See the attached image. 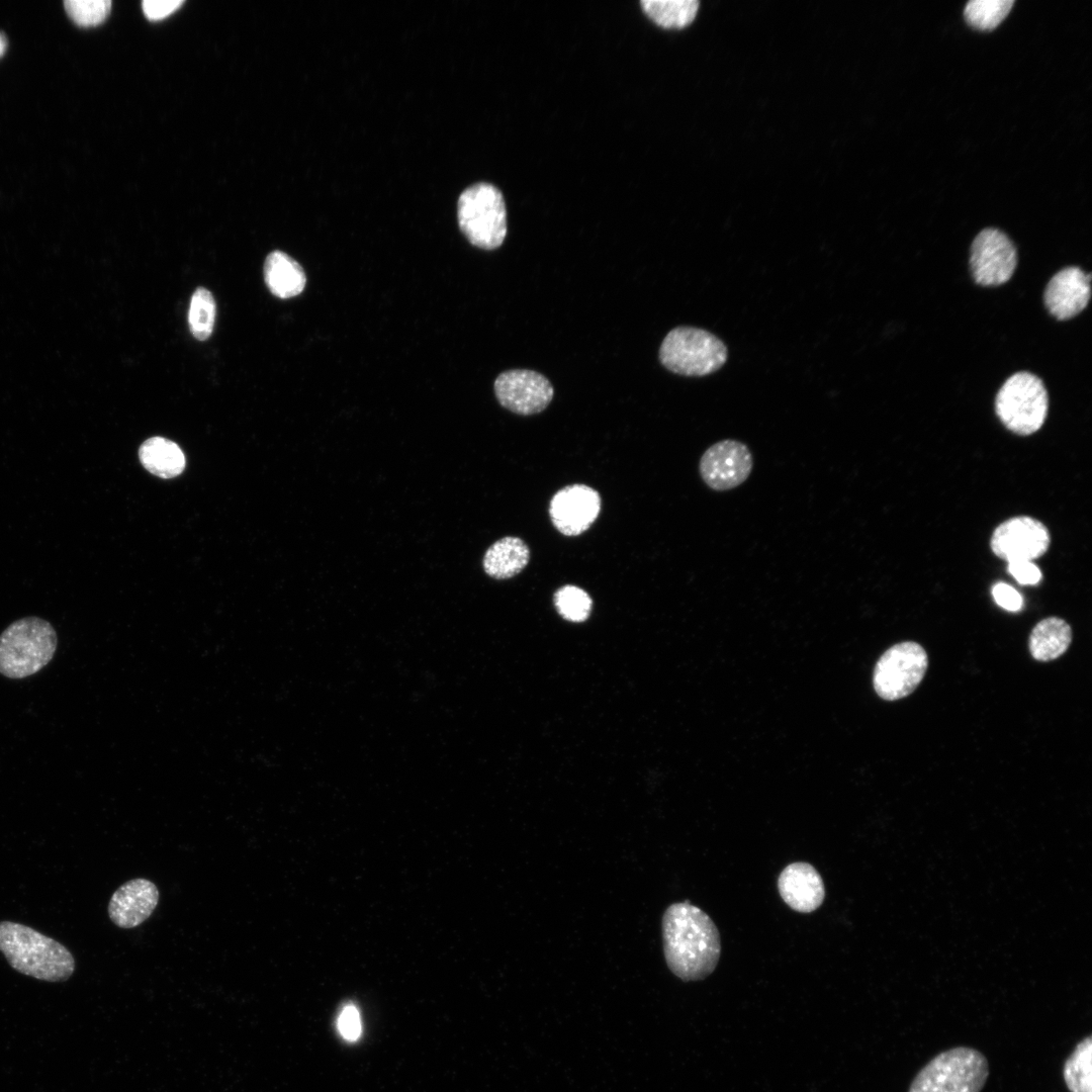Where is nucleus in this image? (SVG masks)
Masks as SVG:
<instances>
[{
  "instance_id": "nucleus-18",
  "label": "nucleus",
  "mask_w": 1092,
  "mask_h": 1092,
  "mask_svg": "<svg viewBox=\"0 0 1092 1092\" xmlns=\"http://www.w3.org/2000/svg\"><path fill=\"white\" fill-rule=\"evenodd\" d=\"M530 551L518 537H504L485 552L482 565L486 574L495 579L510 578L520 573L528 564Z\"/></svg>"
},
{
  "instance_id": "nucleus-1",
  "label": "nucleus",
  "mask_w": 1092,
  "mask_h": 1092,
  "mask_svg": "<svg viewBox=\"0 0 1092 1092\" xmlns=\"http://www.w3.org/2000/svg\"><path fill=\"white\" fill-rule=\"evenodd\" d=\"M662 942L667 967L682 981L705 979L721 953L720 933L709 915L689 901L670 904L662 915Z\"/></svg>"
},
{
  "instance_id": "nucleus-2",
  "label": "nucleus",
  "mask_w": 1092,
  "mask_h": 1092,
  "mask_svg": "<svg viewBox=\"0 0 1092 1092\" xmlns=\"http://www.w3.org/2000/svg\"><path fill=\"white\" fill-rule=\"evenodd\" d=\"M0 951L14 970L42 981H66L75 970L65 945L17 922H0Z\"/></svg>"
},
{
  "instance_id": "nucleus-4",
  "label": "nucleus",
  "mask_w": 1092,
  "mask_h": 1092,
  "mask_svg": "<svg viewBox=\"0 0 1092 1092\" xmlns=\"http://www.w3.org/2000/svg\"><path fill=\"white\" fill-rule=\"evenodd\" d=\"M989 1076L987 1058L956 1046L932 1058L913 1078L908 1092H980Z\"/></svg>"
},
{
  "instance_id": "nucleus-8",
  "label": "nucleus",
  "mask_w": 1092,
  "mask_h": 1092,
  "mask_svg": "<svg viewBox=\"0 0 1092 1092\" xmlns=\"http://www.w3.org/2000/svg\"><path fill=\"white\" fill-rule=\"evenodd\" d=\"M927 666V653L920 644L913 641L895 644L882 654L875 666V691L887 701L905 698L919 686Z\"/></svg>"
},
{
  "instance_id": "nucleus-31",
  "label": "nucleus",
  "mask_w": 1092,
  "mask_h": 1092,
  "mask_svg": "<svg viewBox=\"0 0 1092 1092\" xmlns=\"http://www.w3.org/2000/svg\"><path fill=\"white\" fill-rule=\"evenodd\" d=\"M8 47V39L6 34L0 30V57L4 55Z\"/></svg>"
},
{
  "instance_id": "nucleus-13",
  "label": "nucleus",
  "mask_w": 1092,
  "mask_h": 1092,
  "mask_svg": "<svg viewBox=\"0 0 1092 1092\" xmlns=\"http://www.w3.org/2000/svg\"><path fill=\"white\" fill-rule=\"evenodd\" d=\"M600 510L601 497L597 490L584 484H572L553 495L549 514L560 533L575 536L593 525Z\"/></svg>"
},
{
  "instance_id": "nucleus-10",
  "label": "nucleus",
  "mask_w": 1092,
  "mask_h": 1092,
  "mask_svg": "<svg viewBox=\"0 0 1092 1092\" xmlns=\"http://www.w3.org/2000/svg\"><path fill=\"white\" fill-rule=\"evenodd\" d=\"M1017 265V252L1011 240L997 229H985L971 246L970 266L976 283L998 286L1007 282Z\"/></svg>"
},
{
  "instance_id": "nucleus-26",
  "label": "nucleus",
  "mask_w": 1092,
  "mask_h": 1092,
  "mask_svg": "<svg viewBox=\"0 0 1092 1092\" xmlns=\"http://www.w3.org/2000/svg\"><path fill=\"white\" fill-rule=\"evenodd\" d=\"M64 6L69 16L81 26L101 23L109 14L110 0H65Z\"/></svg>"
},
{
  "instance_id": "nucleus-6",
  "label": "nucleus",
  "mask_w": 1092,
  "mask_h": 1092,
  "mask_svg": "<svg viewBox=\"0 0 1092 1092\" xmlns=\"http://www.w3.org/2000/svg\"><path fill=\"white\" fill-rule=\"evenodd\" d=\"M659 359L669 371L685 376H704L717 371L727 359L724 343L698 328L678 327L664 338Z\"/></svg>"
},
{
  "instance_id": "nucleus-5",
  "label": "nucleus",
  "mask_w": 1092,
  "mask_h": 1092,
  "mask_svg": "<svg viewBox=\"0 0 1092 1092\" xmlns=\"http://www.w3.org/2000/svg\"><path fill=\"white\" fill-rule=\"evenodd\" d=\"M457 217L461 232L475 247L493 250L506 238V204L492 184L481 182L466 188L458 199Z\"/></svg>"
},
{
  "instance_id": "nucleus-30",
  "label": "nucleus",
  "mask_w": 1092,
  "mask_h": 1092,
  "mask_svg": "<svg viewBox=\"0 0 1092 1092\" xmlns=\"http://www.w3.org/2000/svg\"><path fill=\"white\" fill-rule=\"evenodd\" d=\"M183 2V0H145L143 10L150 20H160L172 14Z\"/></svg>"
},
{
  "instance_id": "nucleus-19",
  "label": "nucleus",
  "mask_w": 1092,
  "mask_h": 1092,
  "mask_svg": "<svg viewBox=\"0 0 1092 1092\" xmlns=\"http://www.w3.org/2000/svg\"><path fill=\"white\" fill-rule=\"evenodd\" d=\"M1072 642V629L1063 619L1049 617L1039 621L1029 636V651L1038 661H1051L1069 648Z\"/></svg>"
},
{
  "instance_id": "nucleus-28",
  "label": "nucleus",
  "mask_w": 1092,
  "mask_h": 1092,
  "mask_svg": "<svg viewBox=\"0 0 1092 1092\" xmlns=\"http://www.w3.org/2000/svg\"><path fill=\"white\" fill-rule=\"evenodd\" d=\"M992 596L996 604L1007 611L1017 612L1022 607L1021 595L1013 586L1005 582L994 584Z\"/></svg>"
},
{
  "instance_id": "nucleus-29",
  "label": "nucleus",
  "mask_w": 1092,
  "mask_h": 1092,
  "mask_svg": "<svg viewBox=\"0 0 1092 1092\" xmlns=\"http://www.w3.org/2000/svg\"><path fill=\"white\" fill-rule=\"evenodd\" d=\"M339 1030L348 1040H356L361 1033V1022L358 1010L353 1006H346L339 1016Z\"/></svg>"
},
{
  "instance_id": "nucleus-14",
  "label": "nucleus",
  "mask_w": 1092,
  "mask_h": 1092,
  "mask_svg": "<svg viewBox=\"0 0 1092 1092\" xmlns=\"http://www.w3.org/2000/svg\"><path fill=\"white\" fill-rule=\"evenodd\" d=\"M1091 274L1079 267H1066L1049 281L1043 301L1049 312L1059 321L1079 314L1090 299Z\"/></svg>"
},
{
  "instance_id": "nucleus-27",
  "label": "nucleus",
  "mask_w": 1092,
  "mask_h": 1092,
  "mask_svg": "<svg viewBox=\"0 0 1092 1092\" xmlns=\"http://www.w3.org/2000/svg\"><path fill=\"white\" fill-rule=\"evenodd\" d=\"M1008 572L1021 584H1037L1042 577L1040 569L1029 560L1007 562Z\"/></svg>"
},
{
  "instance_id": "nucleus-12",
  "label": "nucleus",
  "mask_w": 1092,
  "mask_h": 1092,
  "mask_svg": "<svg viewBox=\"0 0 1092 1092\" xmlns=\"http://www.w3.org/2000/svg\"><path fill=\"white\" fill-rule=\"evenodd\" d=\"M499 403L519 415H533L547 407L553 397V387L542 374L525 369L505 371L494 382Z\"/></svg>"
},
{
  "instance_id": "nucleus-25",
  "label": "nucleus",
  "mask_w": 1092,
  "mask_h": 1092,
  "mask_svg": "<svg viewBox=\"0 0 1092 1092\" xmlns=\"http://www.w3.org/2000/svg\"><path fill=\"white\" fill-rule=\"evenodd\" d=\"M554 605L564 619L582 622L589 616L592 599L580 587L569 584L560 587L554 594Z\"/></svg>"
},
{
  "instance_id": "nucleus-22",
  "label": "nucleus",
  "mask_w": 1092,
  "mask_h": 1092,
  "mask_svg": "<svg viewBox=\"0 0 1092 1092\" xmlns=\"http://www.w3.org/2000/svg\"><path fill=\"white\" fill-rule=\"evenodd\" d=\"M1092 1036L1081 1039L1063 1067V1078L1070 1092L1091 1091Z\"/></svg>"
},
{
  "instance_id": "nucleus-7",
  "label": "nucleus",
  "mask_w": 1092,
  "mask_h": 1092,
  "mask_svg": "<svg viewBox=\"0 0 1092 1092\" xmlns=\"http://www.w3.org/2000/svg\"><path fill=\"white\" fill-rule=\"evenodd\" d=\"M1048 411L1049 396L1043 382L1025 371L1011 375L995 398V412L1001 423L1020 436L1038 431Z\"/></svg>"
},
{
  "instance_id": "nucleus-15",
  "label": "nucleus",
  "mask_w": 1092,
  "mask_h": 1092,
  "mask_svg": "<svg viewBox=\"0 0 1092 1092\" xmlns=\"http://www.w3.org/2000/svg\"><path fill=\"white\" fill-rule=\"evenodd\" d=\"M159 898V890L152 881L129 880L112 894L108 903L109 918L120 928H134L153 914Z\"/></svg>"
},
{
  "instance_id": "nucleus-23",
  "label": "nucleus",
  "mask_w": 1092,
  "mask_h": 1092,
  "mask_svg": "<svg viewBox=\"0 0 1092 1092\" xmlns=\"http://www.w3.org/2000/svg\"><path fill=\"white\" fill-rule=\"evenodd\" d=\"M215 313L216 305L211 292L198 287L192 294L188 310V326L194 338L204 341L210 337Z\"/></svg>"
},
{
  "instance_id": "nucleus-16",
  "label": "nucleus",
  "mask_w": 1092,
  "mask_h": 1092,
  "mask_svg": "<svg viewBox=\"0 0 1092 1092\" xmlns=\"http://www.w3.org/2000/svg\"><path fill=\"white\" fill-rule=\"evenodd\" d=\"M778 889L784 902L801 913L815 911L825 898L822 877L812 864L804 861L790 863L781 872Z\"/></svg>"
},
{
  "instance_id": "nucleus-9",
  "label": "nucleus",
  "mask_w": 1092,
  "mask_h": 1092,
  "mask_svg": "<svg viewBox=\"0 0 1092 1092\" xmlns=\"http://www.w3.org/2000/svg\"><path fill=\"white\" fill-rule=\"evenodd\" d=\"M753 458L748 446L735 439L711 445L701 456L699 472L708 487L726 491L741 485L750 475Z\"/></svg>"
},
{
  "instance_id": "nucleus-21",
  "label": "nucleus",
  "mask_w": 1092,
  "mask_h": 1092,
  "mask_svg": "<svg viewBox=\"0 0 1092 1092\" xmlns=\"http://www.w3.org/2000/svg\"><path fill=\"white\" fill-rule=\"evenodd\" d=\"M640 4L657 25L678 29L695 19L700 3L697 0H642Z\"/></svg>"
},
{
  "instance_id": "nucleus-17",
  "label": "nucleus",
  "mask_w": 1092,
  "mask_h": 1092,
  "mask_svg": "<svg viewBox=\"0 0 1092 1092\" xmlns=\"http://www.w3.org/2000/svg\"><path fill=\"white\" fill-rule=\"evenodd\" d=\"M264 279L271 293L283 299L301 293L306 283L301 266L281 251H273L267 256Z\"/></svg>"
},
{
  "instance_id": "nucleus-24",
  "label": "nucleus",
  "mask_w": 1092,
  "mask_h": 1092,
  "mask_svg": "<svg viewBox=\"0 0 1092 1092\" xmlns=\"http://www.w3.org/2000/svg\"><path fill=\"white\" fill-rule=\"evenodd\" d=\"M1013 0H972L965 8V17L975 28H995L1009 13Z\"/></svg>"
},
{
  "instance_id": "nucleus-11",
  "label": "nucleus",
  "mask_w": 1092,
  "mask_h": 1092,
  "mask_svg": "<svg viewBox=\"0 0 1092 1092\" xmlns=\"http://www.w3.org/2000/svg\"><path fill=\"white\" fill-rule=\"evenodd\" d=\"M1050 543L1048 528L1040 521L1027 516L1004 521L994 530L990 539L992 552L1007 562L1032 561L1048 551Z\"/></svg>"
},
{
  "instance_id": "nucleus-20",
  "label": "nucleus",
  "mask_w": 1092,
  "mask_h": 1092,
  "mask_svg": "<svg viewBox=\"0 0 1092 1092\" xmlns=\"http://www.w3.org/2000/svg\"><path fill=\"white\" fill-rule=\"evenodd\" d=\"M139 456L148 471L163 478L175 477L185 467V457L180 447L163 437H152L145 441Z\"/></svg>"
},
{
  "instance_id": "nucleus-3",
  "label": "nucleus",
  "mask_w": 1092,
  "mask_h": 1092,
  "mask_svg": "<svg viewBox=\"0 0 1092 1092\" xmlns=\"http://www.w3.org/2000/svg\"><path fill=\"white\" fill-rule=\"evenodd\" d=\"M57 644L47 620L29 616L14 621L0 635V673L16 679L36 673L53 659Z\"/></svg>"
}]
</instances>
